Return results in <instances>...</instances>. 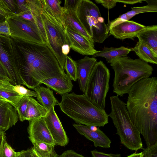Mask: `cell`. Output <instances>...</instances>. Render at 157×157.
I'll list each match as a JSON object with an SVG mask.
<instances>
[{"label":"cell","mask_w":157,"mask_h":157,"mask_svg":"<svg viewBox=\"0 0 157 157\" xmlns=\"http://www.w3.org/2000/svg\"><path fill=\"white\" fill-rule=\"evenodd\" d=\"M127 157H144L143 152L140 153H134L127 156Z\"/></svg>","instance_id":"f907efd6"},{"label":"cell","mask_w":157,"mask_h":157,"mask_svg":"<svg viewBox=\"0 0 157 157\" xmlns=\"http://www.w3.org/2000/svg\"><path fill=\"white\" fill-rule=\"evenodd\" d=\"M14 15L20 17L25 20L35 24L33 16L30 10Z\"/></svg>","instance_id":"d590c367"},{"label":"cell","mask_w":157,"mask_h":157,"mask_svg":"<svg viewBox=\"0 0 157 157\" xmlns=\"http://www.w3.org/2000/svg\"><path fill=\"white\" fill-rule=\"evenodd\" d=\"M0 34L10 36V26L6 19L5 21L0 23Z\"/></svg>","instance_id":"8d00e7d4"},{"label":"cell","mask_w":157,"mask_h":157,"mask_svg":"<svg viewBox=\"0 0 157 157\" xmlns=\"http://www.w3.org/2000/svg\"><path fill=\"white\" fill-rule=\"evenodd\" d=\"M138 40L144 43L157 55V25L146 26L137 35Z\"/></svg>","instance_id":"cb8c5ba5"},{"label":"cell","mask_w":157,"mask_h":157,"mask_svg":"<svg viewBox=\"0 0 157 157\" xmlns=\"http://www.w3.org/2000/svg\"><path fill=\"white\" fill-rule=\"evenodd\" d=\"M65 35L66 44L70 49L83 55L93 56L98 51L94 43L74 31L66 27Z\"/></svg>","instance_id":"8fae6325"},{"label":"cell","mask_w":157,"mask_h":157,"mask_svg":"<svg viewBox=\"0 0 157 157\" xmlns=\"http://www.w3.org/2000/svg\"><path fill=\"white\" fill-rule=\"evenodd\" d=\"M0 130H3V129L0 126Z\"/></svg>","instance_id":"f5cc1de1"},{"label":"cell","mask_w":157,"mask_h":157,"mask_svg":"<svg viewBox=\"0 0 157 157\" xmlns=\"http://www.w3.org/2000/svg\"><path fill=\"white\" fill-rule=\"evenodd\" d=\"M3 1L12 13V16L19 13L18 7L16 0H3Z\"/></svg>","instance_id":"e575fe53"},{"label":"cell","mask_w":157,"mask_h":157,"mask_svg":"<svg viewBox=\"0 0 157 157\" xmlns=\"http://www.w3.org/2000/svg\"><path fill=\"white\" fill-rule=\"evenodd\" d=\"M18 119L16 108L0 96V126L6 131L15 125Z\"/></svg>","instance_id":"2e32d148"},{"label":"cell","mask_w":157,"mask_h":157,"mask_svg":"<svg viewBox=\"0 0 157 157\" xmlns=\"http://www.w3.org/2000/svg\"><path fill=\"white\" fill-rule=\"evenodd\" d=\"M6 19L12 38L25 42L45 44L35 23L15 15L8 17Z\"/></svg>","instance_id":"30bf717a"},{"label":"cell","mask_w":157,"mask_h":157,"mask_svg":"<svg viewBox=\"0 0 157 157\" xmlns=\"http://www.w3.org/2000/svg\"><path fill=\"white\" fill-rule=\"evenodd\" d=\"M40 16L45 28L47 45L54 54L62 69L64 67L67 56L62 53V46L66 44L65 29L54 19L47 15L42 9Z\"/></svg>","instance_id":"9c48e42d"},{"label":"cell","mask_w":157,"mask_h":157,"mask_svg":"<svg viewBox=\"0 0 157 157\" xmlns=\"http://www.w3.org/2000/svg\"><path fill=\"white\" fill-rule=\"evenodd\" d=\"M70 48L69 46L67 44L63 45L61 48L62 54L64 56H67L70 52Z\"/></svg>","instance_id":"bcb514c9"},{"label":"cell","mask_w":157,"mask_h":157,"mask_svg":"<svg viewBox=\"0 0 157 157\" xmlns=\"http://www.w3.org/2000/svg\"><path fill=\"white\" fill-rule=\"evenodd\" d=\"M13 90L17 93L23 96L37 98V95L35 91L28 90L21 85L14 86Z\"/></svg>","instance_id":"1f68e13d"},{"label":"cell","mask_w":157,"mask_h":157,"mask_svg":"<svg viewBox=\"0 0 157 157\" xmlns=\"http://www.w3.org/2000/svg\"><path fill=\"white\" fill-rule=\"evenodd\" d=\"M111 112L108 115L117 130L121 143L129 149L136 151L143 148L140 133L132 121L126 104L118 96L110 98Z\"/></svg>","instance_id":"5b68a950"},{"label":"cell","mask_w":157,"mask_h":157,"mask_svg":"<svg viewBox=\"0 0 157 157\" xmlns=\"http://www.w3.org/2000/svg\"><path fill=\"white\" fill-rule=\"evenodd\" d=\"M37 95V99L39 103L48 111L59 102L55 97L53 91L50 89L40 85L33 89Z\"/></svg>","instance_id":"44dd1931"},{"label":"cell","mask_w":157,"mask_h":157,"mask_svg":"<svg viewBox=\"0 0 157 157\" xmlns=\"http://www.w3.org/2000/svg\"><path fill=\"white\" fill-rule=\"evenodd\" d=\"M30 153L33 157H42L35 150L33 147L29 149Z\"/></svg>","instance_id":"681fc988"},{"label":"cell","mask_w":157,"mask_h":157,"mask_svg":"<svg viewBox=\"0 0 157 157\" xmlns=\"http://www.w3.org/2000/svg\"><path fill=\"white\" fill-rule=\"evenodd\" d=\"M48 111L36 99L29 97L25 116V120L28 121L44 117Z\"/></svg>","instance_id":"d4e9b609"},{"label":"cell","mask_w":157,"mask_h":157,"mask_svg":"<svg viewBox=\"0 0 157 157\" xmlns=\"http://www.w3.org/2000/svg\"><path fill=\"white\" fill-rule=\"evenodd\" d=\"M20 157H33L31 154L29 150H23L21 151Z\"/></svg>","instance_id":"c3c4849f"},{"label":"cell","mask_w":157,"mask_h":157,"mask_svg":"<svg viewBox=\"0 0 157 157\" xmlns=\"http://www.w3.org/2000/svg\"><path fill=\"white\" fill-rule=\"evenodd\" d=\"M58 157H85L73 150H69L64 151Z\"/></svg>","instance_id":"7bdbcfd3"},{"label":"cell","mask_w":157,"mask_h":157,"mask_svg":"<svg viewBox=\"0 0 157 157\" xmlns=\"http://www.w3.org/2000/svg\"><path fill=\"white\" fill-rule=\"evenodd\" d=\"M16 2L18 7L19 13L30 10L27 0H17Z\"/></svg>","instance_id":"60d3db41"},{"label":"cell","mask_w":157,"mask_h":157,"mask_svg":"<svg viewBox=\"0 0 157 157\" xmlns=\"http://www.w3.org/2000/svg\"><path fill=\"white\" fill-rule=\"evenodd\" d=\"M144 157H157V142L146 148L142 149Z\"/></svg>","instance_id":"d6a6232c"},{"label":"cell","mask_w":157,"mask_h":157,"mask_svg":"<svg viewBox=\"0 0 157 157\" xmlns=\"http://www.w3.org/2000/svg\"><path fill=\"white\" fill-rule=\"evenodd\" d=\"M80 0H65L63 8L66 9H77Z\"/></svg>","instance_id":"b9f144b4"},{"label":"cell","mask_w":157,"mask_h":157,"mask_svg":"<svg viewBox=\"0 0 157 157\" xmlns=\"http://www.w3.org/2000/svg\"><path fill=\"white\" fill-rule=\"evenodd\" d=\"M43 11L56 21L65 29V25L63 16V7L60 0H41Z\"/></svg>","instance_id":"d6986e66"},{"label":"cell","mask_w":157,"mask_h":157,"mask_svg":"<svg viewBox=\"0 0 157 157\" xmlns=\"http://www.w3.org/2000/svg\"><path fill=\"white\" fill-rule=\"evenodd\" d=\"M73 126L81 135L93 142L95 147L108 148L110 147L111 141L107 136L100 129L95 126H88L74 124Z\"/></svg>","instance_id":"5bb4252c"},{"label":"cell","mask_w":157,"mask_h":157,"mask_svg":"<svg viewBox=\"0 0 157 157\" xmlns=\"http://www.w3.org/2000/svg\"><path fill=\"white\" fill-rule=\"evenodd\" d=\"M97 62L95 58L87 56L76 61L79 86L80 90L84 94L89 77Z\"/></svg>","instance_id":"e0dca14e"},{"label":"cell","mask_w":157,"mask_h":157,"mask_svg":"<svg viewBox=\"0 0 157 157\" xmlns=\"http://www.w3.org/2000/svg\"><path fill=\"white\" fill-rule=\"evenodd\" d=\"M117 2H120L126 4H134L138 3H142L143 0H117Z\"/></svg>","instance_id":"f6af8a7d"},{"label":"cell","mask_w":157,"mask_h":157,"mask_svg":"<svg viewBox=\"0 0 157 157\" xmlns=\"http://www.w3.org/2000/svg\"><path fill=\"white\" fill-rule=\"evenodd\" d=\"M92 157H121L120 154H106L96 150L91 151Z\"/></svg>","instance_id":"ab89813d"},{"label":"cell","mask_w":157,"mask_h":157,"mask_svg":"<svg viewBox=\"0 0 157 157\" xmlns=\"http://www.w3.org/2000/svg\"><path fill=\"white\" fill-rule=\"evenodd\" d=\"M113 70V92L118 96L128 94L131 87L141 79L150 77L154 69L140 59L128 56L117 58L110 63Z\"/></svg>","instance_id":"277c9868"},{"label":"cell","mask_w":157,"mask_h":157,"mask_svg":"<svg viewBox=\"0 0 157 157\" xmlns=\"http://www.w3.org/2000/svg\"><path fill=\"white\" fill-rule=\"evenodd\" d=\"M33 147L42 157H58L54 150L55 146L49 144L36 142L32 143Z\"/></svg>","instance_id":"83f0119b"},{"label":"cell","mask_w":157,"mask_h":157,"mask_svg":"<svg viewBox=\"0 0 157 157\" xmlns=\"http://www.w3.org/2000/svg\"><path fill=\"white\" fill-rule=\"evenodd\" d=\"M13 39L18 52L19 69L23 85L33 89L44 79L66 76L54 54L46 44Z\"/></svg>","instance_id":"7a4b0ae2"},{"label":"cell","mask_w":157,"mask_h":157,"mask_svg":"<svg viewBox=\"0 0 157 157\" xmlns=\"http://www.w3.org/2000/svg\"><path fill=\"white\" fill-rule=\"evenodd\" d=\"M132 48H128L124 46L119 48H110L104 47L101 51L97 52L92 56V57H98L105 58L108 63H110L115 59L120 57L127 56L132 51Z\"/></svg>","instance_id":"7402d4cb"},{"label":"cell","mask_w":157,"mask_h":157,"mask_svg":"<svg viewBox=\"0 0 157 157\" xmlns=\"http://www.w3.org/2000/svg\"><path fill=\"white\" fill-rule=\"evenodd\" d=\"M6 138L5 131L3 130H0V152L2 147L3 142Z\"/></svg>","instance_id":"7dc6e473"},{"label":"cell","mask_w":157,"mask_h":157,"mask_svg":"<svg viewBox=\"0 0 157 157\" xmlns=\"http://www.w3.org/2000/svg\"><path fill=\"white\" fill-rule=\"evenodd\" d=\"M132 48L141 60L148 63L157 64V55L141 40H138L135 47Z\"/></svg>","instance_id":"484cf974"},{"label":"cell","mask_w":157,"mask_h":157,"mask_svg":"<svg viewBox=\"0 0 157 157\" xmlns=\"http://www.w3.org/2000/svg\"><path fill=\"white\" fill-rule=\"evenodd\" d=\"M0 14L4 16L6 18L13 15L4 2L3 0H0Z\"/></svg>","instance_id":"f35d334b"},{"label":"cell","mask_w":157,"mask_h":157,"mask_svg":"<svg viewBox=\"0 0 157 157\" xmlns=\"http://www.w3.org/2000/svg\"><path fill=\"white\" fill-rule=\"evenodd\" d=\"M146 2L147 5L141 7L131 8V10L125 13L131 19L138 14L148 12H157V0H143Z\"/></svg>","instance_id":"4316f807"},{"label":"cell","mask_w":157,"mask_h":157,"mask_svg":"<svg viewBox=\"0 0 157 157\" xmlns=\"http://www.w3.org/2000/svg\"><path fill=\"white\" fill-rule=\"evenodd\" d=\"M29 97L24 96L16 108L18 118L21 122L25 120V116Z\"/></svg>","instance_id":"4dcf8cb0"},{"label":"cell","mask_w":157,"mask_h":157,"mask_svg":"<svg viewBox=\"0 0 157 157\" xmlns=\"http://www.w3.org/2000/svg\"><path fill=\"white\" fill-rule=\"evenodd\" d=\"M27 131L29 138L32 143L36 142L56 144L47 127L44 117L29 121Z\"/></svg>","instance_id":"4fadbf2b"},{"label":"cell","mask_w":157,"mask_h":157,"mask_svg":"<svg viewBox=\"0 0 157 157\" xmlns=\"http://www.w3.org/2000/svg\"><path fill=\"white\" fill-rule=\"evenodd\" d=\"M14 86L9 80L0 79V96L16 108L24 96L14 90Z\"/></svg>","instance_id":"603a6c76"},{"label":"cell","mask_w":157,"mask_h":157,"mask_svg":"<svg viewBox=\"0 0 157 157\" xmlns=\"http://www.w3.org/2000/svg\"><path fill=\"white\" fill-rule=\"evenodd\" d=\"M131 18L125 13L120 15L114 20L109 22V30L114 27L126 21H128Z\"/></svg>","instance_id":"836d02e7"},{"label":"cell","mask_w":157,"mask_h":157,"mask_svg":"<svg viewBox=\"0 0 157 157\" xmlns=\"http://www.w3.org/2000/svg\"><path fill=\"white\" fill-rule=\"evenodd\" d=\"M83 26L95 42L101 43L110 35L109 21L105 22L98 7L89 0H80L76 10Z\"/></svg>","instance_id":"8992f818"},{"label":"cell","mask_w":157,"mask_h":157,"mask_svg":"<svg viewBox=\"0 0 157 157\" xmlns=\"http://www.w3.org/2000/svg\"><path fill=\"white\" fill-rule=\"evenodd\" d=\"M59 105L62 111L78 124L88 126L103 127L108 123L105 110L94 105L83 94L74 92L61 95Z\"/></svg>","instance_id":"3957f363"},{"label":"cell","mask_w":157,"mask_h":157,"mask_svg":"<svg viewBox=\"0 0 157 157\" xmlns=\"http://www.w3.org/2000/svg\"><path fill=\"white\" fill-rule=\"evenodd\" d=\"M110 75L109 69L103 61H97L89 77L84 93L90 102L102 110L105 109Z\"/></svg>","instance_id":"52a82bcc"},{"label":"cell","mask_w":157,"mask_h":157,"mask_svg":"<svg viewBox=\"0 0 157 157\" xmlns=\"http://www.w3.org/2000/svg\"><path fill=\"white\" fill-rule=\"evenodd\" d=\"M146 26L133 21H127L112 28L109 33L117 39L134 40Z\"/></svg>","instance_id":"9a60e30c"},{"label":"cell","mask_w":157,"mask_h":157,"mask_svg":"<svg viewBox=\"0 0 157 157\" xmlns=\"http://www.w3.org/2000/svg\"><path fill=\"white\" fill-rule=\"evenodd\" d=\"M18 52L14 40L0 34V61L14 86L23 84L18 64Z\"/></svg>","instance_id":"ba28073f"},{"label":"cell","mask_w":157,"mask_h":157,"mask_svg":"<svg viewBox=\"0 0 157 157\" xmlns=\"http://www.w3.org/2000/svg\"><path fill=\"white\" fill-rule=\"evenodd\" d=\"M6 18L0 14V23L5 21Z\"/></svg>","instance_id":"816d5d0a"},{"label":"cell","mask_w":157,"mask_h":157,"mask_svg":"<svg viewBox=\"0 0 157 157\" xmlns=\"http://www.w3.org/2000/svg\"><path fill=\"white\" fill-rule=\"evenodd\" d=\"M95 1L98 3L101 4L105 8L108 9L114 8L117 3V0H95Z\"/></svg>","instance_id":"74e56055"},{"label":"cell","mask_w":157,"mask_h":157,"mask_svg":"<svg viewBox=\"0 0 157 157\" xmlns=\"http://www.w3.org/2000/svg\"><path fill=\"white\" fill-rule=\"evenodd\" d=\"M44 118L56 145L63 147L66 145L69 139L54 107L48 111Z\"/></svg>","instance_id":"7c38bea8"},{"label":"cell","mask_w":157,"mask_h":157,"mask_svg":"<svg viewBox=\"0 0 157 157\" xmlns=\"http://www.w3.org/2000/svg\"><path fill=\"white\" fill-rule=\"evenodd\" d=\"M76 10L66 9L63 7V19L66 27L81 35L94 43V42L83 26L79 19Z\"/></svg>","instance_id":"ac0fdd59"},{"label":"cell","mask_w":157,"mask_h":157,"mask_svg":"<svg viewBox=\"0 0 157 157\" xmlns=\"http://www.w3.org/2000/svg\"><path fill=\"white\" fill-rule=\"evenodd\" d=\"M0 79H1L0 78Z\"/></svg>","instance_id":"db71d44e"},{"label":"cell","mask_w":157,"mask_h":157,"mask_svg":"<svg viewBox=\"0 0 157 157\" xmlns=\"http://www.w3.org/2000/svg\"><path fill=\"white\" fill-rule=\"evenodd\" d=\"M0 78L2 79L9 80L10 81L7 72L3 64L0 61Z\"/></svg>","instance_id":"ee69618b"},{"label":"cell","mask_w":157,"mask_h":157,"mask_svg":"<svg viewBox=\"0 0 157 157\" xmlns=\"http://www.w3.org/2000/svg\"><path fill=\"white\" fill-rule=\"evenodd\" d=\"M64 69L66 71V75L71 80L75 81L77 80V72L76 62L70 56H67Z\"/></svg>","instance_id":"f1b7e54d"},{"label":"cell","mask_w":157,"mask_h":157,"mask_svg":"<svg viewBox=\"0 0 157 157\" xmlns=\"http://www.w3.org/2000/svg\"><path fill=\"white\" fill-rule=\"evenodd\" d=\"M40 84H44L61 95L71 92L73 86L71 80L66 75L63 78H48L41 82Z\"/></svg>","instance_id":"ffe728a7"},{"label":"cell","mask_w":157,"mask_h":157,"mask_svg":"<svg viewBox=\"0 0 157 157\" xmlns=\"http://www.w3.org/2000/svg\"><path fill=\"white\" fill-rule=\"evenodd\" d=\"M21 151L16 152L7 143L6 138L3 142L0 152V157H18Z\"/></svg>","instance_id":"f546056e"},{"label":"cell","mask_w":157,"mask_h":157,"mask_svg":"<svg viewBox=\"0 0 157 157\" xmlns=\"http://www.w3.org/2000/svg\"><path fill=\"white\" fill-rule=\"evenodd\" d=\"M126 103L131 120L147 147L157 142V78H143L135 84Z\"/></svg>","instance_id":"6da1fadb"}]
</instances>
